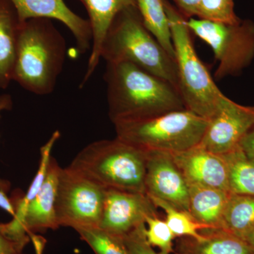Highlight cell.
I'll use <instances>...</instances> for the list:
<instances>
[{"mask_svg":"<svg viewBox=\"0 0 254 254\" xmlns=\"http://www.w3.org/2000/svg\"><path fill=\"white\" fill-rule=\"evenodd\" d=\"M104 79L113 124L186 109L176 87L133 64L107 63Z\"/></svg>","mask_w":254,"mask_h":254,"instance_id":"1","label":"cell"},{"mask_svg":"<svg viewBox=\"0 0 254 254\" xmlns=\"http://www.w3.org/2000/svg\"><path fill=\"white\" fill-rule=\"evenodd\" d=\"M65 57L64 38L51 20L23 21L18 33L13 81L35 94H50L63 71Z\"/></svg>","mask_w":254,"mask_h":254,"instance_id":"2","label":"cell"},{"mask_svg":"<svg viewBox=\"0 0 254 254\" xmlns=\"http://www.w3.org/2000/svg\"><path fill=\"white\" fill-rule=\"evenodd\" d=\"M100 58L107 63L133 64L178 89L175 60L145 27L137 6L123 10L114 18L102 43Z\"/></svg>","mask_w":254,"mask_h":254,"instance_id":"3","label":"cell"},{"mask_svg":"<svg viewBox=\"0 0 254 254\" xmlns=\"http://www.w3.org/2000/svg\"><path fill=\"white\" fill-rule=\"evenodd\" d=\"M147 152L120 138L93 142L69 168L106 190L145 193Z\"/></svg>","mask_w":254,"mask_h":254,"instance_id":"4","label":"cell"},{"mask_svg":"<svg viewBox=\"0 0 254 254\" xmlns=\"http://www.w3.org/2000/svg\"><path fill=\"white\" fill-rule=\"evenodd\" d=\"M163 1L175 50L178 91L186 109L210 120L226 95L219 89L197 55L187 18L168 0Z\"/></svg>","mask_w":254,"mask_h":254,"instance_id":"5","label":"cell"},{"mask_svg":"<svg viewBox=\"0 0 254 254\" xmlns=\"http://www.w3.org/2000/svg\"><path fill=\"white\" fill-rule=\"evenodd\" d=\"M208 124L185 109L113 125L116 137L143 151L176 153L199 144Z\"/></svg>","mask_w":254,"mask_h":254,"instance_id":"6","label":"cell"},{"mask_svg":"<svg viewBox=\"0 0 254 254\" xmlns=\"http://www.w3.org/2000/svg\"><path fill=\"white\" fill-rule=\"evenodd\" d=\"M190 32L205 42L213 50L218 65L215 79L237 75L254 58V24L242 21L230 24L200 18L187 19Z\"/></svg>","mask_w":254,"mask_h":254,"instance_id":"7","label":"cell"},{"mask_svg":"<svg viewBox=\"0 0 254 254\" xmlns=\"http://www.w3.org/2000/svg\"><path fill=\"white\" fill-rule=\"evenodd\" d=\"M105 193L106 189L73 169L61 168L55 202L60 227H99Z\"/></svg>","mask_w":254,"mask_h":254,"instance_id":"8","label":"cell"},{"mask_svg":"<svg viewBox=\"0 0 254 254\" xmlns=\"http://www.w3.org/2000/svg\"><path fill=\"white\" fill-rule=\"evenodd\" d=\"M254 126V106H245L225 97L208 127L200 147L215 154L224 155L237 148Z\"/></svg>","mask_w":254,"mask_h":254,"instance_id":"9","label":"cell"},{"mask_svg":"<svg viewBox=\"0 0 254 254\" xmlns=\"http://www.w3.org/2000/svg\"><path fill=\"white\" fill-rule=\"evenodd\" d=\"M157 209L146 193L106 190L99 227L123 237L145 223L148 217L158 215Z\"/></svg>","mask_w":254,"mask_h":254,"instance_id":"10","label":"cell"},{"mask_svg":"<svg viewBox=\"0 0 254 254\" xmlns=\"http://www.w3.org/2000/svg\"><path fill=\"white\" fill-rule=\"evenodd\" d=\"M145 193L189 213V185L171 153L147 152Z\"/></svg>","mask_w":254,"mask_h":254,"instance_id":"11","label":"cell"},{"mask_svg":"<svg viewBox=\"0 0 254 254\" xmlns=\"http://www.w3.org/2000/svg\"><path fill=\"white\" fill-rule=\"evenodd\" d=\"M21 22L31 18L55 19L63 23L72 33L78 52L86 53L92 46V32L88 19L75 14L64 0H10Z\"/></svg>","mask_w":254,"mask_h":254,"instance_id":"12","label":"cell"},{"mask_svg":"<svg viewBox=\"0 0 254 254\" xmlns=\"http://www.w3.org/2000/svg\"><path fill=\"white\" fill-rule=\"evenodd\" d=\"M171 155L189 185L230 192L228 168L222 155L215 154L198 145Z\"/></svg>","mask_w":254,"mask_h":254,"instance_id":"13","label":"cell"},{"mask_svg":"<svg viewBox=\"0 0 254 254\" xmlns=\"http://www.w3.org/2000/svg\"><path fill=\"white\" fill-rule=\"evenodd\" d=\"M61 168L55 158L51 157L41 189L26 210L24 228L28 235L60 227L55 213V202Z\"/></svg>","mask_w":254,"mask_h":254,"instance_id":"14","label":"cell"},{"mask_svg":"<svg viewBox=\"0 0 254 254\" xmlns=\"http://www.w3.org/2000/svg\"><path fill=\"white\" fill-rule=\"evenodd\" d=\"M86 8L91 28L92 48L86 74L81 86H84L94 73L100 60V49L107 31L114 18L123 10L137 6V0H78Z\"/></svg>","mask_w":254,"mask_h":254,"instance_id":"15","label":"cell"},{"mask_svg":"<svg viewBox=\"0 0 254 254\" xmlns=\"http://www.w3.org/2000/svg\"><path fill=\"white\" fill-rule=\"evenodd\" d=\"M203 237H179L175 254H254V249L242 240L222 228L200 230Z\"/></svg>","mask_w":254,"mask_h":254,"instance_id":"16","label":"cell"},{"mask_svg":"<svg viewBox=\"0 0 254 254\" xmlns=\"http://www.w3.org/2000/svg\"><path fill=\"white\" fill-rule=\"evenodd\" d=\"M230 194L218 189L189 185V214L207 228H222Z\"/></svg>","mask_w":254,"mask_h":254,"instance_id":"17","label":"cell"},{"mask_svg":"<svg viewBox=\"0 0 254 254\" xmlns=\"http://www.w3.org/2000/svg\"><path fill=\"white\" fill-rule=\"evenodd\" d=\"M21 21L10 0H0V88L13 81V71Z\"/></svg>","mask_w":254,"mask_h":254,"instance_id":"18","label":"cell"},{"mask_svg":"<svg viewBox=\"0 0 254 254\" xmlns=\"http://www.w3.org/2000/svg\"><path fill=\"white\" fill-rule=\"evenodd\" d=\"M60 137V131H55L52 134L50 139L46 142V144L41 147V158H40L38 171L28 188L27 193L21 197V198H18L17 205H16V214H15L14 217H13L12 220L6 223L9 232L18 238L27 239L30 237L24 228V218L26 210H27L30 202L37 194L38 190L41 189L42 184L44 181L48 163H49L50 158L52 157V150Z\"/></svg>","mask_w":254,"mask_h":254,"instance_id":"19","label":"cell"},{"mask_svg":"<svg viewBox=\"0 0 254 254\" xmlns=\"http://www.w3.org/2000/svg\"><path fill=\"white\" fill-rule=\"evenodd\" d=\"M222 228L245 240L254 230V196L231 193L224 213Z\"/></svg>","mask_w":254,"mask_h":254,"instance_id":"20","label":"cell"},{"mask_svg":"<svg viewBox=\"0 0 254 254\" xmlns=\"http://www.w3.org/2000/svg\"><path fill=\"white\" fill-rule=\"evenodd\" d=\"M137 7L145 27L175 60L171 31L163 0H137Z\"/></svg>","mask_w":254,"mask_h":254,"instance_id":"21","label":"cell"},{"mask_svg":"<svg viewBox=\"0 0 254 254\" xmlns=\"http://www.w3.org/2000/svg\"><path fill=\"white\" fill-rule=\"evenodd\" d=\"M222 156L228 168L230 193L254 196V158L247 157L239 145Z\"/></svg>","mask_w":254,"mask_h":254,"instance_id":"22","label":"cell"},{"mask_svg":"<svg viewBox=\"0 0 254 254\" xmlns=\"http://www.w3.org/2000/svg\"><path fill=\"white\" fill-rule=\"evenodd\" d=\"M150 198L157 208L162 209L165 212V222L175 238L191 237L195 240H200L203 237L200 230L207 227L195 221L187 212L175 208L158 198L151 197Z\"/></svg>","mask_w":254,"mask_h":254,"instance_id":"23","label":"cell"},{"mask_svg":"<svg viewBox=\"0 0 254 254\" xmlns=\"http://www.w3.org/2000/svg\"><path fill=\"white\" fill-rule=\"evenodd\" d=\"M74 230L95 254H133L123 237L110 233L99 227H78Z\"/></svg>","mask_w":254,"mask_h":254,"instance_id":"24","label":"cell"},{"mask_svg":"<svg viewBox=\"0 0 254 254\" xmlns=\"http://www.w3.org/2000/svg\"><path fill=\"white\" fill-rule=\"evenodd\" d=\"M195 16L200 19L230 24L238 23L241 20L235 14L233 0H200Z\"/></svg>","mask_w":254,"mask_h":254,"instance_id":"25","label":"cell"},{"mask_svg":"<svg viewBox=\"0 0 254 254\" xmlns=\"http://www.w3.org/2000/svg\"><path fill=\"white\" fill-rule=\"evenodd\" d=\"M145 235L152 247H158L159 254H170L174 252L173 241L175 239L165 220L158 215L149 216L145 220Z\"/></svg>","mask_w":254,"mask_h":254,"instance_id":"26","label":"cell"},{"mask_svg":"<svg viewBox=\"0 0 254 254\" xmlns=\"http://www.w3.org/2000/svg\"><path fill=\"white\" fill-rule=\"evenodd\" d=\"M145 223L142 224L123 237L124 241L133 254H159L145 237Z\"/></svg>","mask_w":254,"mask_h":254,"instance_id":"27","label":"cell"},{"mask_svg":"<svg viewBox=\"0 0 254 254\" xmlns=\"http://www.w3.org/2000/svg\"><path fill=\"white\" fill-rule=\"evenodd\" d=\"M30 239L24 240L13 235L8 230L6 223H0V254L22 253Z\"/></svg>","mask_w":254,"mask_h":254,"instance_id":"28","label":"cell"},{"mask_svg":"<svg viewBox=\"0 0 254 254\" xmlns=\"http://www.w3.org/2000/svg\"><path fill=\"white\" fill-rule=\"evenodd\" d=\"M175 7L184 17L188 18L195 16L197 6L200 0H173Z\"/></svg>","mask_w":254,"mask_h":254,"instance_id":"29","label":"cell"},{"mask_svg":"<svg viewBox=\"0 0 254 254\" xmlns=\"http://www.w3.org/2000/svg\"><path fill=\"white\" fill-rule=\"evenodd\" d=\"M239 146L247 157L254 158V126L244 136Z\"/></svg>","mask_w":254,"mask_h":254,"instance_id":"30","label":"cell"},{"mask_svg":"<svg viewBox=\"0 0 254 254\" xmlns=\"http://www.w3.org/2000/svg\"><path fill=\"white\" fill-rule=\"evenodd\" d=\"M12 107V100L9 95L4 94L0 95V118L1 113L4 110H9ZM10 185L7 181L0 179V190L6 192L9 190Z\"/></svg>","mask_w":254,"mask_h":254,"instance_id":"31","label":"cell"},{"mask_svg":"<svg viewBox=\"0 0 254 254\" xmlns=\"http://www.w3.org/2000/svg\"><path fill=\"white\" fill-rule=\"evenodd\" d=\"M18 198L13 200L9 198L4 190H0V208L7 212L12 217L16 214V205Z\"/></svg>","mask_w":254,"mask_h":254,"instance_id":"32","label":"cell"},{"mask_svg":"<svg viewBox=\"0 0 254 254\" xmlns=\"http://www.w3.org/2000/svg\"><path fill=\"white\" fill-rule=\"evenodd\" d=\"M245 240L254 249V230L245 237Z\"/></svg>","mask_w":254,"mask_h":254,"instance_id":"33","label":"cell"},{"mask_svg":"<svg viewBox=\"0 0 254 254\" xmlns=\"http://www.w3.org/2000/svg\"><path fill=\"white\" fill-rule=\"evenodd\" d=\"M23 254V253H21V254Z\"/></svg>","mask_w":254,"mask_h":254,"instance_id":"34","label":"cell"}]
</instances>
